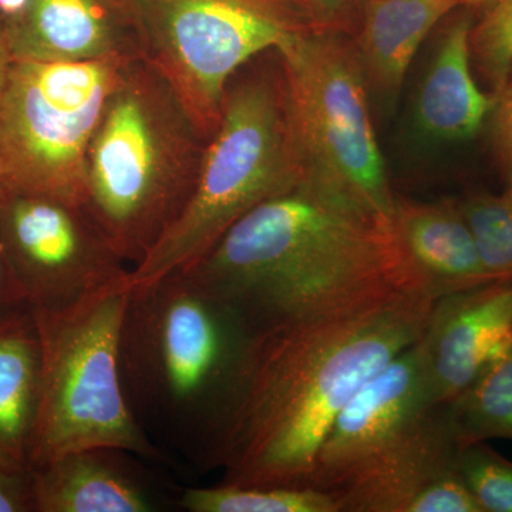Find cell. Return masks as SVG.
Instances as JSON below:
<instances>
[{"label":"cell","instance_id":"obj_1","mask_svg":"<svg viewBox=\"0 0 512 512\" xmlns=\"http://www.w3.org/2000/svg\"><path fill=\"white\" fill-rule=\"evenodd\" d=\"M416 291L325 319L255 330L215 456L221 484L311 488L319 448L357 390L423 335Z\"/></svg>","mask_w":512,"mask_h":512},{"label":"cell","instance_id":"obj_2","mask_svg":"<svg viewBox=\"0 0 512 512\" xmlns=\"http://www.w3.org/2000/svg\"><path fill=\"white\" fill-rule=\"evenodd\" d=\"M181 274L229 303L252 332L420 292L389 225L306 180L256 205Z\"/></svg>","mask_w":512,"mask_h":512},{"label":"cell","instance_id":"obj_3","mask_svg":"<svg viewBox=\"0 0 512 512\" xmlns=\"http://www.w3.org/2000/svg\"><path fill=\"white\" fill-rule=\"evenodd\" d=\"M252 333L229 303L181 272L133 282L119 336L121 384L138 426L174 463L215 470Z\"/></svg>","mask_w":512,"mask_h":512},{"label":"cell","instance_id":"obj_4","mask_svg":"<svg viewBox=\"0 0 512 512\" xmlns=\"http://www.w3.org/2000/svg\"><path fill=\"white\" fill-rule=\"evenodd\" d=\"M207 143L153 64L124 67L90 144L83 207L131 269L183 214Z\"/></svg>","mask_w":512,"mask_h":512},{"label":"cell","instance_id":"obj_5","mask_svg":"<svg viewBox=\"0 0 512 512\" xmlns=\"http://www.w3.org/2000/svg\"><path fill=\"white\" fill-rule=\"evenodd\" d=\"M306 180L284 67L276 50L234 74L197 184L173 227L137 266L131 281L185 271L256 205Z\"/></svg>","mask_w":512,"mask_h":512},{"label":"cell","instance_id":"obj_6","mask_svg":"<svg viewBox=\"0 0 512 512\" xmlns=\"http://www.w3.org/2000/svg\"><path fill=\"white\" fill-rule=\"evenodd\" d=\"M131 272L63 309H32L40 342V390L30 468L92 447H117L175 466L138 426L119 370Z\"/></svg>","mask_w":512,"mask_h":512},{"label":"cell","instance_id":"obj_7","mask_svg":"<svg viewBox=\"0 0 512 512\" xmlns=\"http://www.w3.org/2000/svg\"><path fill=\"white\" fill-rule=\"evenodd\" d=\"M276 52L284 67L306 181L390 227L397 195L352 39L312 28Z\"/></svg>","mask_w":512,"mask_h":512},{"label":"cell","instance_id":"obj_8","mask_svg":"<svg viewBox=\"0 0 512 512\" xmlns=\"http://www.w3.org/2000/svg\"><path fill=\"white\" fill-rule=\"evenodd\" d=\"M134 60H13L0 100L6 191L83 205L87 157L111 92Z\"/></svg>","mask_w":512,"mask_h":512},{"label":"cell","instance_id":"obj_9","mask_svg":"<svg viewBox=\"0 0 512 512\" xmlns=\"http://www.w3.org/2000/svg\"><path fill=\"white\" fill-rule=\"evenodd\" d=\"M146 60L210 140L229 80L256 56L315 28L296 0H136Z\"/></svg>","mask_w":512,"mask_h":512},{"label":"cell","instance_id":"obj_10","mask_svg":"<svg viewBox=\"0 0 512 512\" xmlns=\"http://www.w3.org/2000/svg\"><path fill=\"white\" fill-rule=\"evenodd\" d=\"M0 249L30 309H63L131 272L83 205L6 191Z\"/></svg>","mask_w":512,"mask_h":512},{"label":"cell","instance_id":"obj_11","mask_svg":"<svg viewBox=\"0 0 512 512\" xmlns=\"http://www.w3.org/2000/svg\"><path fill=\"white\" fill-rule=\"evenodd\" d=\"M417 342L370 377L343 407L319 448L309 487L335 498L434 407L427 399Z\"/></svg>","mask_w":512,"mask_h":512},{"label":"cell","instance_id":"obj_12","mask_svg":"<svg viewBox=\"0 0 512 512\" xmlns=\"http://www.w3.org/2000/svg\"><path fill=\"white\" fill-rule=\"evenodd\" d=\"M13 60H146L136 0H0Z\"/></svg>","mask_w":512,"mask_h":512},{"label":"cell","instance_id":"obj_13","mask_svg":"<svg viewBox=\"0 0 512 512\" xmlns=\"http://www.w3.org/2000/svg\"><path fill=\"white\" fill-rule=\"evenodd\" d=\"M512 335V279L434 301L417 342L431 406L453 400Z\"/></svg>","mask_w":512,"mask_h":512},{"label":"cell","instance_id":"obj_14","mask_svg":"<svg viewBox=\"0 0 512 512\" xmlns=\"http://www.w3.org/2000/svg\"><path fill=\"white\" fill-rule=\"evenodd\" d=\"M147 460L117 447L70 451L30 468L35 512H157L168 493Z\"/></svg>","mask_w":512,"mask_h":512},{"label":"cell","instance_id":"obj_15","mask_svg":"<svg viewBox=\"0 0 512 512\" xmlns=\"http://www.w3.org/2000/svg\"><path fill=\"white\" fill-rule=\"evenodd\" d=\"M390 232L414 288L433 301L493 281L458 198L421 202L396 197Z\"/></svg>","mask_w":512,"mask_h":512},{"label":"cell","instance_id":"obj_16","mask_svg":"<svg viewBox=\"0 0 512 512\" xmlns=\"http://www.w3.org/2000/svg\"><path fill=\"white\" fill-rule=\"evenodd\" d=\"M461 446L446 404L429 412L335 494L339 512H412L431 484L457 473Z\"/></svg>","mask_w":512,"mask_h":512},{"label":"cell","instance_id":"obj_17","mask_svg":"<svg viewBox=\"0 0 512 512\" xmlns=\"http://www.w3.org/2000/svg\"><path fill=\"white\" fill-rule=\"evenodd\" d=\"M473 13L461 6L441 30L413 104L417 133L437 144L464 143L487 126L494 94L487 92L471 64Z\"/></svg>","mask_w":512,"mask_h":512},{"label":"cell","instance_id":"obj_18","mask_svg":"<svg viewBox=\"0 0 512 512\" xmlns=\"http://www.w3.org/2000/svg\"><path fill=\"white\" fill-rule=\"evenodd\" d=\"M466 0H366L350 37L370 99L393 109L421 43Z\"/></svg>","mask_w":512,"mask_h":512},{"label":"cell","instance_id":"obj_19","mask_svg":"<svg viewBox=\"0 0 512 512\" xmlns=\"http://www.w3.org/2000/svg\"><path fill=\"white\" fill-rule=\"evenodd\" d=\"M40 390V342L32 309L0 323V461L30 470Z\"/></svg>","mask_w":512,"mask_h":512},{"label":"cell","instance_id":"obj_20","mask_svg":"<svg viewBox=\"0 0 512 512\" xmlns=\"http://www.w3.org/2000/svg\"><path fill=\"white\" fill-rule=\"evenodd\" d=\"M446 406L461 447L488 440L512 441V335Z\"/></svg>","mask_w":512,"mask_h":512},{"label":"cell","instance_id":"obj_21","mask_svg":"<svg viewBox=\"0 0 512 512\" xmlns=\"http://www.w3.org/2000/svg\"><path fill=\"white\" fill-rule=\"evenodd\" d=\"M188 512H339L335 498L315 488L221 484L178 491Z\"/></svg>","mask_w":512,"mask_h":512},{"label":"cell","instance_id":"obj_22","mask_svg":"<svg viewBox=\"0 0 512 512\" xmlns=\"http://www.w3.org/2000/svg\"><path fill=\"white\" fill-rule=\"evenodd\" d=\"M458 201L487 274L512 279V191H471Z\"/></svg>","mask_w":512,"mask_h":512},{"label":"cell","instance_id":"obj_23","mask_svg":"<svg viewBox=\"0 0 512 512\" xmlns=\"http://www.w3.org/2000/svg\"><path fill=\"white\" fill-rule=\"evenodd\" d=\"M471 64L478 82L494 93L512 64V0H494L474 20Z\"/></svg>","mask_w":512,"mask_h":512},{"label":"cell","instance_id":"obj_24","mask_svg":"<svg viewBox=\"0 0 512 512\" xmlns=\"http://www.w3.org/2000/svg\"><path fill=\"white\" fill-rule=\"evenodd\" d=\"M457 471L483 512H512V461L487 441L461 447Z\"/></svg>","mask_w":512,"mask_h":512},{"label":"cell","instance_id":"obj_25","mask_svg":"<svg viewBox=\"0 0 512 512\" xmlns=\"http://www.w3.org/2000/svg\"><path fill=\"white\" fill-rule=\"evenodd\" d=\"M494 94L493 110L488 117L491 148L505 187L512 191V64L503 83Z\"/></svg>","mask_w":512,"mask_h":512},{"label":"cell","instance_id":"obj_26","mask_svg":"<svg viewBox=\"0 0 512 512\" xmlns=\"http://www.w3.org/2000/svg\"><path fill=\"white\" fill-rule=\"evenodd\" d=\"M315 28L353 37L359 29L366 0H296Z\"/></svg>","mask_w":512,"mask_h":512},{"label":"cell","instance_id":"obj_27","mask_svg":"<svg viewBox=\"0 0 512 512\" xmlns=\"http://www.w3.org/2000/svg\"><path fill=\"white\" fill-rule=\"evenodd\" d=\"M0 512H35L30 470H19L0 461Z\"/></svg>","mask_w":512,"mask_h":512},{"label":"cell","instance_id":"obj_28","mask_svg":"<svg viewBox=\"0 0 512 512\" xmlns=\"http://www.w3.org/2000/svg\"><path fill=\"white\" fill-rule=\"evenodd\" d=\"M29 309V303L0 249V323Z\"/></svg>","mask_w":512,"mask_h":512},{"label":"cell","instance_id":"obj_29","mask_svg":"<svg viewBox=\"0 0 512 512\" xmlns=\"http://www.w3.org/2000/svg\"><path fill=\"white\" fill-rule=\"evenodd\" d=\"M12 63V53H10L8 43H6L2 30H0V100H2L6 83H8V77Z\"/></svg>","mask_w":512,"mask_h":512},{"label":"cell","instance_id":"obj_30","mask_svg":"<svg viewBox=\"0 0 512 512\" xmlns=\"http://www.w3.org/2000/svg\"><path fill=\"white\" fill-rule=\"evenodd\" d=\"M494 0H466L467 8L471 10H484L487 6H490Z\"/></svg>","mask_w":512,"mask_h":512},{"label":"cell","instance_id":"obj_31","mask_svg":"<svg viewBox=\"0 0 512 512\" xmlns=\"http://www.w3.org/2000/svg\"><path fill=\"white\" fill-rule=\"evenodd\" d=\"M6 192V185L5 180H3V173H2V165H0V198L3 197V194Z\"/></svg>","mask_w":512,"mask_h":512}]
</instances>
